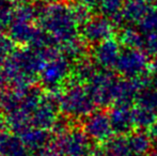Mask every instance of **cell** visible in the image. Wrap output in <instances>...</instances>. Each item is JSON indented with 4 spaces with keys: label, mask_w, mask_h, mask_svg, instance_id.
I'll return each instance as SVG.
<instances>
[{
    "label": "cell",
    "mask_w": 157,
    "mask_h": 156,
    "mask_svg": "<svg viewBox=\"0 0 157 156\" xmlns=\"http://www.w3.org/2000/svg\"><path fill=\"white\" fill-rule=\"evenodd\" d=\"M116 67L117 71L127 79L142 77L147 67V58L142 49L126 47L121 50Z\"/></svg>",
    "instance_id": "cell-1"
},
{
    "label": "cell",
    "mask_w": 157,
    "mask_h": 156,
    "mask_svg": "<svg viewBox=\"0 0 157 156\" xmlns=\"http://www.w3.org/2000/svg\"><path fill=\"white\" fill-rule=\"evenodd\" d=\"M120 81L110 72H104L95 76L93 81L94 100L101 105L116 103Z\"/></svg>",
    "instance_id": "cell-2"
},
{
    "label": "cell",
    "mask_w": 157,
    "mask_h": 156,
    "mask_svg": "<svg viewBox=\"0 0 157 156\" xmlns=\"http://www.w3.org/2000/svg\"><path fill=\"white\" fill-rule=\"evenodd\" d=\"M110 122L114 133L125 135L132 131L136 125L134 116V107L130 104L116 103L109 112Z\"/></svg>",
    "instance_id": "cell-3"
},
{
    "label": "cell",
    "mask_w": 157,
    "mask_h": 156,
    "mask_svg": "<svg viewBox=\"0 0 157 156\" xmlns=\"http://www.w3.org/2000/svg\"><path fill=\"white\" fill-rule=\"evenodd\" d=\"M87 129L90 136L96 140H106L113 133L109 115L97 112L91 116L87 124Z\"/></svg>",
    "instance_id": "cell-4"
},
{
    "label": "cell",
    "mask_w": 157,
    "mask_h": 156,
    "mask_svg": "<svg viewBox=\"0 0 157 156\" xmlns=\"http://www.w3.org/2000/svg\"><path fill=\"white\" fill-rule=\"evenodd\" d=\"M121 54V50L117 41L112 39H108L106 41L99 43L96 49V60L99 64L105 69H110L112 67H116L118 62L119 56Z\"/></svg>",
    "instance_id": "cell-5"
},
{
    "label": "cell",
    "mask_w": 157,
    "mask_h": 156,
    "mask_svg": "<svg viewBox=\"0 0 157 156\" xmlns=\"http://www.w3.org/2000/svg\"><path fill=\"white\" fill-rule=\"evenodd\" d=\"M112 30L113 29H112V25L110 24V21L106 19H96L92 21L88 27L87 34L89 36V40L101 43L110 39Z\"/></svg>",
    "instance_id": "cell-6"
},
{
    "label": "cell",
    "mask_w": 157,
    "mask_h": 156,
    "mask_svg": "<svg viewBox=\"0 0 157 156\" xmlns=\"http://www.w3.org/2000/svg\"><path fill=\"white\" fill-rule=\"evenodd\" d=\"M138 24L143 33L157 31V9L147 10Z\"/></svg>",
    "instance_id": "cell-7"
},
{
    "label": "cell",
    "mask_w": 157,
    "mask_h": 156,
    "mask_svg": "<svg viewBox=\"0 0 157 156\" xmlns=\"http://www.w3.org/2000/svg\"><path fill=\"white\" fill-rule=\"evenodd\" d=\"M121 42L126 46L130 48H139L142 49L143 46V36L139 32L132 29L123 30L121 33Z\"/></svg>",
    "instance_id": "cell-8"
},
{
    "label": "cell",
    "mask_w": 157,
    "mask_h": 156,
    "mask_svg": "<svg viewBox=\"0 0 157 156\" xmlns=\"http://www.w3.org/2000/svg\"><path fill=\"white\" fill-rule=\"evenodd\" d=\"M142 49L153 55H157V31L147 33L145 39H143Z\"/></svg>",
    "instance_id": "cell-9"
},
{
    "label": "cell",
    "mask_w": 157,
    "mask_h": 156,
    "mask_svg": "<svg viewBox=\"0 0 157 156\" xmlns=\"http://www.w3.org/2000/svg\"><path fill=\"white\" fill-rule=\"evenodd\" d=\"M152 74H153V81H154V85L157 88V55H156V58L154 60L153 64H152Z\"/></svg>",
    "instance_id": "cell-10"
},
{
    "label": "cell",
    "mask_w": 157,
    "mask_h": 156,
    "mask_svg": "<svg viewBox=\"0 0 157 156\" xmlns=\"http://www.w3.org/2000/svg\"><path fill=\"white\" fill-rule=\"evenodd\" d=\"M152 156H157V152H155V153H153V155Z\"/></svg>",
    "instance_id": "cell-11"
}]
</instances>
